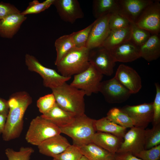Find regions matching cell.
I'll return each mask as SVG.
<instances>
[{
  "label": "cell",
  "instance_id": "cell-1",
  "mask_svg": "<svg viewBox=\"0 0 160 160\" xmlns=\"http://www.w3.org/2000/svg\"><path fill=\"white\" fill-rule=\"evenodd\" d=\"M7 101L9 110L2 134L3 140L7 141L20 137L23 129L24 114L32 99L27 92L20 91L12 94Z\"/></svg>",
  "mask_w": 160,
  "mask_h": 160
},
{
  "label": "cell",
  "instance_id": "cell-2",
  "mask_svg": "<svg viewBox=\"0 0 160 160\" xmlns=\"http://www.w3.org/2000/svg\"><path fill=\"white\" fill-rule=\"evenodd\" d=\"M56 103L75 117L85 114V92L66 82L51 89Z\"/></svg>",
  "mask_w": 160,
  "mask_h": 160
},
{
  "label": "cell",
  "instance_id": "cell-3",
  "mask_svg": "<svg viewBox=\"0 0 160 160\" xmlns=\"http://www.w3.org/2000/svg\"><path fill=\"white\" fill-rule=\"evenodd\" d=\"M95 120L85 114L75 117L71 124L60 128L61 133L71 138L73 144L79 147L87 145L92 143V137L96 132Z\"/></svg>",
  "mask_w": 160,
  "mask_h": 160
},
{
  "label": "cell",
  "instance_id": "cell-4",
  "mask_svg": "<svg viewBox=\"0 0 160 160\" xmlns=\"http://www.w3.org/2000/svg\"><path fill=\"white\" fill-rule=\"evenodd\" d=\"M89 50L75 47L68 52L56 65L62 75L71 77L85 70L89 66Z\"/></svg>",
  "mask_w": 160,
  "mask_h": 160
},
{
  "label": "cell",
  "instance_id": "cell-5",
  "mask_svg": "<svg viewBox=\"0 0 160 160\" xmlns=\"http://www.w3.org/2000/svg\"><path fill=\"white\" fill-rule=\"evenodd\" d=\"M61 133L59 127L41 116H38L31 121L25 139L28 143L38 146L47 139Z\"/></svg>",
  "mask_w": 160,
  "mask_h": 160
},
{
  "label": "cell",
  "instance_id": "cell-6",
  "mask_svg": "<svg viewBox=\"0 0 160 160\" xmlns=\"http://www.w3.org/2000/svg\"><path fill=\"white\" fill-rule=\"evenodd\" d=\"M25 62L28 69L39 74L43 79L44 85L51 89L61 85L71 78L64 76L55 70L45 67L34 56L29 54L25 55Z\"/></svg>",
  "mask_w": 160,
  "mask_h": 160
},
{
  "label": "cell",
  "instance_id": "cell-7",
  "mask_svg": "<svg viewBox=\"0 0 160 160\" xmlns=\"http://www.w3.org/2000/svg\"><path fill=\"white\" fill-rule=\"evenodd\" d=\"M103 75L90 64L85 70L74 75L70 84L73 87L83 91L85 95L90 96L99 92Z\"/></svg>",
  "mask_w": 160,
  "mask_h": 160
},
{
  "label": "cell",
  "instance_id": "cell-8",
  "mask_svg": "<svg viewBox=\"0 0 160 160\" xmlns=\"http://www.w3.org/2000/svg\"><path fill=\"white\" fill-rule=\"evenodd\" d=\"M135 24L151 34H159L160 31V1L154 0L147 6Z\"/></svg>",
  "mask_w": 160,
  "mask_h": 160
},
{
  "label": "cell",
  "instance_id": "cell-9",
  "mask_svg": "<svg viewBox=\"0 0 160 160\" xmlns=\"http://www.w3.org/2000/svg\"><path fill=\"white\" fill-rule=\"evenodd\" d=\"M99 92L105 100L111 104L120 103L127 100L131 96L129 91L114 77L101 81Z\"/></svg>",
  "mask_w": 160,
  "mask_h": 160
},
{
  "label": "cell",
  "instance_id": "cell-10",
  "mask_svg": "<svg viewBox=\"0 0 160 160\" xmlns=\"http://www.w3.org/2000/svg\"><path fill=\"white\" fill-rule=\"evenodd\" d=\"M89 61L103 75H112L116 63L110 51L101 46L89 50Z\"/></svg>",
  "mask_w": 160,
  "mask_h": 160
},
{
  "label": "cell",
  "instance_id": "cell-11",
  "mask_svg": "<svg viewBox=\"0 0 160 160\" xmlns=\"http://www.w3.org/2000/svg\"><path fill=\"white\" fill-rule=\"evenodd\" d=\"M145 130L134 126L130 128L116 153H129L135 156L144 149Z\"/></svg>",
  "mask_w": 160,
  "mask_h": 160
},
{
  "label": "cell",
  "instance_id": "cell-12",
  "mask_svg": "<svg viewBox=\"0 0 160 160\" xmlns=\"http://www.w3.org/2000/svg\"><path fill=\"white\" fill-rule=\"evenodd\" d=\"M121 109L133 120L135 127L145 129L153 121V102L135 105H126Z\"/></svg>",
  "mask_w": 160,
  "mask_h": 160
},
{
  "label": "cell",
  "instance_id": "cell-13",
  "mask_svg": "<svg viewBox=\"0 0 160 160\" xmlns=\"http://www.w3.org/2000/svg\"><path fill=\"white\" fill-rule=\"evenodd\" d=\"M110 14L97 19L93 22L86 46L89 50L102 46L110 34Z\"/></svg>",
  "mask_w": 160,
  "mask_h": 160
},
{
  "label": "cell",
  "instance_id": "cell-14",
  "mask_svg": "<svg viewBox=\"0 0 160 160\" xmlns=\"http://www.w3.org/2000/svg\"><path fill=\"white\" fill-rule=\"evenodd\" d=\"M114 77L131 94L137 93L142 87L141 78L137 72L124 64L119 65Z\"/></svg>",
  "mask_w": 160,
  "mask_h": 160
},
{
  "label": "cell",
  "instance_id": "cell-15",
  "mask_svg": "<svg viewBox=\"0 0 160 160\" xmlns=\"http://www.w3.org/2000/svg\"><path fill=\"white\" fill-rule=\"evenodd\" d=\"M62 20L73 24L84 17V13L77 0H54L53 4Z\"/></svg>",
  "mask_w": 160,
  "mask_h": 160
},
{
  "label": "cell",
  "instance_id": "cell-16",
  "mask_svg": "<svg viewBox=\"0 0 160 160\" xmlns=\"http://www.w3.org/2000/svg\"><path fill=\"white\" fill-rule=\"evenodd\" d=\"M153 0H118V12L135 23L145 9L152 3Z\"/></svg>",
  "mask_w": 160,
  "mask_h": 160
},
{
  "label": "cell",
  "instance_id": "cell-17",
  "mask_svg": "<svg viewBox=\"0 0 160 160\" xmlns=\"http://www.w3.org/2000/svg\"><path fill=\"white\" fill-rule=\"evenodd\" d=\"M70 145L66 138L59 134L45 140L38 147L40 153L53 158L64 151Z\"/></svg>",
  "mask_w": 160,
  "mask_h": 160
},
{
  "label": "cell",
  "instance_id": "cell-18",
  "mask_svg": "<svg viewBox=\"0 0 160 160\" xmlns=\"http://www.w3.org/2000/svg\"><path fill=\"white\" fill-rule=\"evenodd\" d=\"M109 51L116 62H131L140 57L139 47L131 41Z\"/></svg>",
  "mask_w": 160,
  "mask_h": 160
},
{
  "label": "cell",
  "instance_id": "cell-19",
  "mask_svg": "<svg viewBox=\"0 0 160 160\" xmlns=\"http://www.w3.org/2000/svg\"><path fill=\"white\" fill-rule=\"evenodd\" d=\"M26 19V16L20 12L10 15L0 20V36L4 38H12Z\"/></svg>",
  "mask_w": 160,
  "mask_h": 160
},
{
  "label": "cell",
  "instance_id": "cell-20",
  "mask_svg": "<svg viewBox=\"0 0 160 160\" xmlns=\"http://www.w3.org/2000/svg\"><path fill=\"white\" fill-rule=\"evenodd\" d=\"M123 141V138L111 134L97 132L93 136L92 143L110 153L115 154Z\"/></svg>",
  "mask_w": 160,
  "mask_h": 160
},
{
  "label": "cell",
  "instance_id": "cell-21",
  "mask_svg": "<svg viewBox=\"0 0 160 160\" xmlns=\"http://www.w3.org/2000/svg\"><path fill=\"white\" fill-rule=\"evenodd\" d=\"M41 116L59 128L66 126L72 122L75 116L60 107L57 103L49 112Z\"/></svg>",
  "mask_w": 160,
  "mask_h": 160
},
{
  "label": "cell",
  "instance_id": "cell-22",
  "mask_svg": "<svg viewBox=\"0 0 160 160\" xmlns=\"http://www.w3.org/2000/svg\"><path fill=\"white\" fill-rule=\"evenodd\" d=\"M140 57L148 62L155 60L160 56V39L159 34H151L139 47Z\"/></svg>",
  "mask_w": 160,
  "mask_h": 160
},
{
  "label": "cell",
  "instance_id": "cell-23",
  "mask_svg": "<svg viewBox=\"0 0 160 160\" xmlns=\"http://www.w3.org/2000/svg\"><path fill=\"white\" fill-rule=\"evenodd\" d=\"M131 31V24L127 27L111 30L102 46L110 50L130 41Z\"/></svg>",
  "mask_w": 160,
  "mask_h": 160
},
{
  "label": "cell",
  "instance_id": "cell-24",
  "mask_svg": "<svg viewBox=\"0 0 160 160\" xmlns=\"http://www.w3.org/2000/svg\"><path fill=\"white\" fill-rule=\"evenodd\" d=\"M83 155L90 160H115V155L91 143L80 147Z\"/></svg>",
  "mask_w": 160,
  "mask_h": 160
},
{
  "label": "cell",
  "instance_id": "cell-25",
  "mask_svg": "<svg viewBox=\"0 0 160 160\" xmlns=\"http://www.w3.org/2000/svg\"><path fill=\"white\" fill-rule=\"evenodd\" d=\"M96 131L110 133L123 138L126 132L127 128L120 126L107 119L106 117L95 120Z\"/></svg>",
  "mask_w": 160,
  "mask_h": 160
},
{
  "label": "cell",
  "instance_id": "cell-26",
  "mask_svg": "<svg viewBox=\"0 0 160 160\" xmlns=\"http://www.w3.org/2000/svg\"><path fill=\"white\" fill-rule=\"evenodd\" d=\"M119 8L118 0H94L92 11L97 19L112 13L118 12Z\"/></svg>",
  "mask_w": 160,
  "mask_h": 160
},
{
  "label": "cell",
  "instance_id": "cell-27",
  "mask_svg": "<svg viewBox=\"0 0 160 160\" xmlns=\"http://www.w3.org/2000/svg\"><path fill=\"white\" fill-rule=\"evenodd\" d=\"M73 35L74 32L61 36L56 40L55 43L57 52L55 62L56 65L68 52L75 47L73 40Z\"/></svg>",
  "mask_w": 160,
  "mask_h": 160
},
{
  "label": "cell",
  "instance_id": "cell-28",
  "mask_svg": "<svg viewBox=\"0 0 160 160\" xmlns=\"http://www.w3.org/2000/svg\"><path fill=\"white\" fill-rule=\"evenodd\" d=\"M106 117L117 124L126 128L134 126L133 120L121 109L113 108L107 113Z\"/></svg>",
  "mask_w": 160,
  "mask_h": 160
},
{
  "label": "cell",
  "instance_id": "cell-29",
  "mask_svg": "<svg viewBox=\"0 0 160 160\" xmlns=\"http://www.w3.org/2000/svg\"><path fill=\"white\" fill-rule=\"evenodd\" d=\"M160 145V123L153 125L152 128L145 130L144 149H150Z\"/></svg>",
  "mask_w": 160,
  "mask_h": 160
},
{
  "label": "cell",
  "instance_id": "cell-30",
  "mask_svg": "<svg viewBox=\"0 0 160 160\" xmlns=\"http://www.w3.org/2000/svg\"><path fill=\"white\" fill-rule=\"evenodd\" d=\"M34 152L33 149L30 147H22L18 151L9 148L5 150L8 160H30L31 156Z\"/></svg>",
  "mask_w": 160,
  "mask_h": 160
},
{
  "label": "cell",
  "instance_id": "cell-31",
  "mask_svg": "<svg viewBox=\"0 0 160 160\" xmlns=\"http://www.w3.org/2000/svg\"><path fill=\"white\" fill-rule=\"evenodd\" d=\"M131 26L130 41L139 47L146 42L151 34L148 31L137 27L135 23H131Z\"/></svg>",
  "mask_w": 160,
  "mask_h": 160
},
{
  "label": "cell",
  "instance_id": "cell-32",
  "mask_svg": "<svg viewBox=\"0 0 160 160\" xmlns=\"http://www.w3.org/2000/svg\"><path fill=\"white\" fill-rule=\"evenodd\" d=\"M54 0H46L42 2L37 0H34L29 3L27 8L21 14L26 16L27 15L36 14L44 11L48 9L53 4Z\"/></svg>",
  "mask_w": 160,
  "mask_h": 160
},
{
  "label": "cell",
  "instance_id": "cell-33",
  "mask_svg": "<svg viewBox=\"0 0 160 160\" xmlns=\"http://www.w3.org/2000/svg\"><path fill=\"white\" fill-rule=\"evenodd\" d=\"M83 155L79 147L71 145L63 152L53 158L52 160H80Z\"/></svg>",
  "mask_w": 160,
  "mask_h": 160
},
{
  "label": "cell",
  "instance_id": "cell-34",
  "mask_svg": "<svg viewBox=\"0 0 160 160\" xmlns=\"http://www.w3.org/2000/svg\"><path fill=\"white\" fill-rule=\"evenodd\" d=\"M56 104L55 97L52 93L40 97L36 102L37 106L42 114L49 112Z\"/></svg>",
  "mask_w": 160,
  "mask_h": 160
},
{
  "label": "cell",
  "instance_id": "cell-35",
  "mask_svg": "<svg viewBox=\"0 0 160 160\" xmlns=\"http://www.w3.org/2000/svg\"><path fill=\"white\" fill-rule=\"evenodd\" d=\"M131 22L117 12L110 14L109 24L111 30L124 28L130 25Z\"/></svg>",
  "mask_w": 160,
  "mask_h": 160
},
{
  "label": "cell",
  "instance_id": "cell-36",
  "mask_svg": "<svg viewBox=\"0 0 160 160\" xmlns=\"http://www.w3.org/2000/svg\"><path fill=\"white\" fill-rule=\"evenodd\" d=\"M93 22L85 28L74 32L73 40L75 47L78 48L86 47Z\"/></svg>",
  "mask_w": 160,
  "mask_h": 160
},
{
  "label": "cell",
  "instance_id": "cell-37",
  "mask_svg": "<svg viewBox=\"0 0 160 160\" xmlns=\"http://www.w3.org/2000/svg\"><path fill=\"white\" fill-rule=\"evenodd\" d=\"M135 156L142 160H159L160 145L150 149H144Z\"/></svg>",
  "mask_w": 160,
  "mask_h": 160
},
{
  "label": "cell",
  "instance_id": "cell-38",
  "mask_svg": "<svg viewBox=\"0 0 160 160\" xmlns=\"http://www.w3.org/2000/svg\"><path fill=\"white\" fill-rule=\"evenodd\" d=\"M156 94L153 102V125L160 123V86L158 83H155Z\"/></svg>",
  "mask_w": 160,
  "mask_h": 160
},
{
  "label": "cell",
  "instance_id": "cell-39",
  "mask_svg": "<svg viewBox=\"0 0 160 160\" xmlns=\"http://www.w3.org/2000/svg\"><path fill=\"white\" fill-rule=\"evenodd\" d=\"M20 12V11L14 5L0 2V20L10 15Z\"/></svg>",
  "mask_w": 160,
  "mask_h": 160
},
{
  "label": "cell",
  "instance_id": "cell-40",
  "mask_svg": "<svg viewBox=\"0 0 160 160\" xmlns=\"http://www.w3.org/2000/svg\"><path fill=\"white\" fill-rule=\"evenodd\" d=\"M115 160H142L129 153H116Z\"/></svg>",
  "mask_w": 160,
  "mask_h": 160
},
{
  "label": "cell",
  "instance_id": "cell-41",
  "mask_svg": "<svg viewBox=\"0 0 160 160\" xmlns=\"http://www.w3.org/2000/svg\"><path fill=\"white\" fill-rule=\"evenodd\" d=\"M9 107L7 100L0 97V114L7 115Z\"/></svg>",
  "mask_w": 160,
  "mask_h": 160
},
{
  "label": "cell",
  "instance_id": "cell-42",
  "mask_svg": "<svg viewBox=\"0 0 160 160\" xmlns=\"http://www.w3.org/2000/svg\"><path fill=\"white\" fill-rule=\"evenodd\" d=\"M7 115L0 114V135L2 134L4 129Z\"/></svg>",
  "mask_w": 160,
  "mask_h": 160
},
{
  "label": "cell",
  "instance_id": "cell-43",
  "mask_svg": "<svg viewBox=\"0 0 160 160\" xmlns=\"http://www.w3.org/2000/svg\"><path fill=\"white\" fill-rule=\"evenodd\" d=\"M80 160H90L87 158L85 156L83 155L82 156Z\"/></svg>",
  "mask_w": 160,
  "mask_h": 160
}]
</instances>
